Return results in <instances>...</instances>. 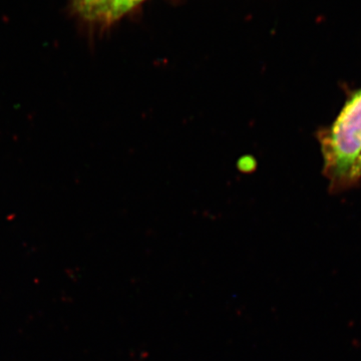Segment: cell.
<instances>
[{
  "instance_id": "obj_1",
  "label": "cell",
  "mask_w": 361,
  "mask_h": 361,
  "mask_svg": "<svg viewBox=\"0 0 361 361\" xmlns=\"http://www.w3.org/2000/svg\"><path fill=\"white\" fill-rule=\"evenodd\" d=\"M323 172L336 189L348 186L351 169L361 155V89L356 90L329 129L319 134Z\"/></svg>"
},
{
  "instance_id": "obj_2",
  "label": "cell",
  "mask_w": 361,
  "mask_h": 361,
  "mask_svg": "<svg viewBox=\"0 0 361 361\" xmlns=\"http://www.w3.org/2000/svg\"><path fill=\"white\" fill-rule=\"evenodd\" d=\"M142 1L145 0H103L94 23L102 25H113Z\"/></svg>"
},
{
  "instance_id": "obj_3",
  "label": "cell",
  "mask_w": 361,
  "mask_h": 361,
  "mask_svg": "<svg viewBox=\"0 0 361 361\" xmlns=\"http://www.w3.org/2000/svg\"><path fill=\"white\" fill-rule=\"evenodd\" d=\"M103 0H73V8L84 20L94 23Z\"/></svg>"
},
{
  "instance_id": "obj_4",
  "label": "cell",
  "mask_w": 361,
  "mask_h": 361,
  "mask_svg": "<svg viewBox=\"0 0 361 361\" xmlns=\"http://www.w3.org/2000/svg\"><path fill=\"white\" fill-rule=\"evenodd\" d=\"M361 178V155L358 160L356 161L355 166L351 169L350 175H349L348 186L353 185V183L357 182Z\"/></svg>"
},
{
  "instance_id": "obj_5",
  "label": "cell",
  "mask_w": 361,
  "mask_h": 361,
  "mask_svg": "<svg viewBox=\"0 0 361 361\" xmlns=\"http://www.w3.org/2000/svg\"><path fill=\"white\" fill-rule=\"evenodd\" d=\"M254 167H255V161L250 160L249 158L247 159V160L240 161L239 169L241 171L246 170L247 172H248V171H250V169H253Z\"/></svg>"
}]
</instances>
